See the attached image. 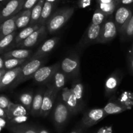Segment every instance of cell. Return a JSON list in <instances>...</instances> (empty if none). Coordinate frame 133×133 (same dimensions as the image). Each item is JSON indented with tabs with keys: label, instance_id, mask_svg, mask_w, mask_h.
<instances>
[{
	"label": "cell",
	"instance_id": "cell-1",
	"mask_svg": "<svg viewBox=\"0 0 133 133\" xmlns=\"http://www.w3.org/2000/svg\"><path fill=\"white\" fill-rule=\"evenodd\" d=\"M74 7H65L57 10L52 15L46 22V28L50 33H56L59 30L72 16Z\"/></svg>",
	"mask_w": 133,
	"mask_h": 133
},
{
	"label": "cell",
	"instance_id": "cell-2",
	"mask_svg": "<svg viewBox=\"0 0 133 133\" xmlns=\"http://www.w3.org/2000/svg\"><path fill=\"white\" fill-rule=\"evenodd\" d=\"M45 62L43 58L34 59L27 61L22 66V69L11 88H15L20 84L24 82L26 80L32 78L37 71L43 66Z\"/></svg>",
	"mask_w": 133,
	"mask_h": 133
},
{
	"label": "cell",
	"instance_id": "cell-3",
	"mask_svg": "<svg viewBox=\"0 0 133 133\" xmlns=\"http://www.w3.org/2000/svg\"><path fill=\"white\" fill-rule=\"evenodd\" d=\"M112 16V15H110L108 16L101 25L99 38L97 43H108L113 40L117 35L118 31Z\"/></svg>",
	"mask_w": 133,
	"mask_h": 133
},
{
	"label": "cell",
	"instance_id": "cell-4",
	"mask_svg": "<svg viewBox=\"0 0 133 133\" xmlns=\"http://www.w3.org/2000/svg\"><path fill=\"white\" fill-rule=\"evenodd\" d=\"M71 114L69 109L67 108L63 101L57 102L52 113V120L56 127H57L59 130L62 129L68 121Z\"/></svg>",
	"mask_w": 133,
	"mask_h": 133
},
{
	"label": "cell",
	"instance_id": "cell-5",
	"mask_svg": "<svg viewBox=\"0 0 133 133\" xmlns=\"http://www.w3.org/2000/svg\"><path fill=\"white\" fill-rule=\"evenodd\" d=\"M114 20L117 31L122 34L132 14V10L129 6L119 5L115 11Z\"/></svg>",
	"mask_w": 133,
	"mask_h": 133
},
{
	"label": "cell",
	"instance_id": "cell-6",
	"mask_svg": "<svg viewBox=\"0 0 133 133\" xmlns=\"http://www.w3.org/2000/svg\"><path fill=\"white\" fill-rule=\"evenodd\" d=\"M25 0H9L0 11V24L18 14L22 10Z\"/></svg>",
	"mask_w": 133,
	"mask_h": 133
},
{
	"label": "cell",
	"instance_id": "cell-7",
	"mask_svg": "<svg viewBox=\"0 0 133 133\" xmlns=\"http://www.w3.org/2000/svg\"><path fill=\"white\" fill-rule=\"evenodd\" d=\"M60 69L66 76L74 77L78 75L80 71V59L78 56L66 57L60 64Z\"/></svg>",
	"mask_w": 133,
	"mask_h": 133
},
{
	"label": "cell",
	"instance_id": "cell-8",
	"mask_svg": "<svg viewBox=\"0 0 133 133\" xmlns=\"http://www.w3.org/2000/svg\"><path fill=\"white\" fill-rule=\"evenodd\" d=\"M59 66L60 63H55L50 66H42L35 72L32 78L39 84L48 83Z\"/></svg>",
	"mask_w": 133,
	"mask_h": 133
},
{
	"label": "cell",
	"instance_id": "cell-9",
	"mask_svg": "<svg viewBox=\"0 0 133 133\" xmlns=\"http://www.w3.org/2000/svg\"><path fill=\"white\" fill-rule=\"evenodd\" d=\"M103 108H94L88 111L82 117L83 125L85 127H90L103 120L107 116Z\"/></svg>",
	"mask_w": 133,
	"mask_h": 133
},
{
	"label": "cell",
	"instance_id": "cell-10",
	"mask_svg": "<svg viewBox=\"0 0 133 133\" xmlns=\"http://www.w3.org/2000/svg\"><path fill=\"white\" fill-rule=\"evenodd\" d=\"M57 92L50 87H49L46 90L44 91L40 116L46 117L49 114L50 112L53 108L55 98L57 95Z\"/></svg>",
	"mask_w": 133,
	"mask_h": 133
},
{
	"label": "cell",
	"instance_id": "cell-11",
	"mask_svg": "<svg viewBox=\"0 0 133 133\" xmlns=\"http://www.w3.org/2000/svg\"><path fill=\"white\" fill-rule=\"evenodd\" d=\"M62 101L67 108L69 109L71 114H75L78 111L79 104L76 96L72 91V88L69 89L68 88H63L61 93Z\"/></svg>",
	"mask_w": 133,
	"mask_h": 133
},
{
	"label": "cell",
	"instance_id": "cell-12",
	"mask_svg": "<svg viewBox=\"0 0 133 133\" xmlns=\"http://www.w3.org/2000/svg\"><path fill=\"white\" fill-rule=\"evenodd\" d=\"M46 33V25H41L37 30L32 33L28 38L25 39L24 41L22 42L20 44L16 47H18L20 48H30L35 46L37 44L39 41L42 39V38L44 36V35Z\"/></svg>",
	"mask_w": 133,
	"mask_h": 133
},
{
	"label": "cell",
	"instance_id": "cell-13",
	"mask_svg": "<svg viewBox=\"0 0 133 133\" xmlns=\"http://www.w3.org/2000/svg\"><path fill=\"white\" fill-rule=\"evenodd\" d=\"M22 66H19L12 69L8 70L0 78V91L4 90L9 87H11L15 83L22 69Z\"/></svg>",
	"mask_w": 133,
	"mask_h": 133
},
{
	"label": "cell",
	"instance_id": "cell-14",
	"mask_svg": "<svg viewBox=\"0 0 133 133\" xmlns=\"http://www.w3.org/2000/svg\"><path fill=\"white\" fill-rule=\"evenodd\" d=\"M59 41L58 37H53L46 41L35 52V53L29 58V60L34 59L43 58L48 54L52 52Z\"/></svg>",
	"mask_w": 133,
	"mask_h": 133
},
{
	"label": "cell",
	"instance_id": "cell-15",
	"mask_svg": "<svg viewBox=\"0 0 133 133\" xmlns=\"http://www.w3.org/2000/svg\"><path fill=\"white\" fill-rule=\"evenodd\" d=\"M97 9L107 16L112 15L120 5V0H97Z\"/></svg>",
	"mask_w": 133,
	"mask_h": 133
},
{
	"label": "cell",
	"instance_id": "cell-16",
	"mask_svg": "<svg viewBox=\"0 0 133 133\" xmlns=\"http://www.w3.org/2000/svg\"><path fill=\"white\" fill-rule=\"evenodd\" d=\"M101 25H95L91 23L83 38V44H88L96 42L99 38Z\"/></svg>",
	"mask_w": 133,
	"mask_h": 133
},
{
	"label": "cell",
	"instance_id": "cell-17",
	"mask_svg": "<svg viewBox=\"0 0 133 133\" xmlns=\"http://www.w3.org/2000/svg\"><path fill=\"white\" fill-rule=\"evenodd\" d=\"M18 14L10 18L2 24H0V41L5 37L16 31V20Z\"/></svg>",
	"mask_w": 133,
	"mask_h": 133
},
{
	"label": "cell",
	"instance_id": "cell-18",
	"mask_svg": "<svg viewBox=\"0 0 133 133\" xmlns=\"http://www.w3.org/2000/svg\"><path fill=\"white\" fill-rule=\"evenodd\" d=\"M41 26V25L37 24H35V25H29V26H27L25 27V28H23L18 33L16 34L15 41H14L13 43V46H17L18 45V44H20L22 42L24 41L26 38H28L32 33H33L35 31L37 30Z\"/></svg>",
	"mask_w": 133,
	"mask_h": 133
},
{
	"label": "cell",
	"instance_id": "cell-19",
	"mask_svg": "<svg viewBox=\"0 0 133 133\" xmlns=\"http://www.w3.org/2000/svg\"><path fill=\"white\" fill-rule=\"evenodd\" d=\"M7 119L9 120L18 116H24L28 114L27 110L21 104H15L11 102L8 108L6 110Z\"/></svg>",
	"mask_w": 133,
	"mask_h": 133
},
{
	"label": "cell",
	"instance_id": "cell-20",
	"mask_svg": "<svg viewBox=\"0 0 133 133\" xmlns=\"http://www.w3.org/2000/svg\"><path fill=\"white\" fill-rule=\"evenodd\" d=\"M66 77L65 74L61 71L60 68H59L54 75L52 76V79L49 82H52L51 85L50 87L53 88L55 91L57 92L59 91L61 89H62L64 88V85L65 84V80H66Z\"/></svg>",
	"mask_w": 133,
	"mask_h": 133
},
{
	"label": "cell",
	"instance_id": "cell-21",
	"mask_svg": "<svg viewBox=\"0 0 133 133\" xmlns=\"http://www.w3.org/2000/svg\"><path fill=\"white\" fill-rule=\"evenodd\" d=\"M120 77L117 73H113L107 78L105 83V94L108 97L116 92L119 85Z\"/></svg>",
	"mask_w": 133,
	"mask_h": 133
},
{
	"label": "cell",
	"instance_id": "cell-22",
	"mask_svg": "<svg viewBox=\"0 0 133 133\" xmlns=\"http://www.w3.org/2000/svg\"><path fill=\"white\" fill-rule=\"evenodd\" d=\"M32 50L25 48H19L16 50L7 51L3 54V57L5 59L16 58V59H27L31 56Z\"/></svg>",
	"mask_w": 133,
	"mask_h": 133
},
{
	"label": "cell",
	"instance_id": "cell-23",
	"mask_svg": "<svg viewBox=\"0 0 133 133\" xmlns=\"http://www.w3.org/2000/svg\"><path fill=\"white\" fill-rule=\"evenodd\" d=\"M31 9L24 10L19 12L16 20V30L23 29L29 25L31 20Z\"/></svg>",
	"mask_w": 133,
	"mask_h": 133
},
{
	"label": "cell",
	"instance_id": "cell-24",
	"mask_svg": "<svg viewBox=\"0 0 133 133\" xmlns=\"http://www.w3.org/2000/svg\"><path fill=\"white\" fill-rule=\"evenodd\" d=\"M54 5V3H52V2H48V1L45 0L44 5H43L41 15V18L39 19L38 24H39L40 25H45L46 22H47L48 19L51 16Z\"/></svg>",
	"mask_w": 133,
	"mask_h": 133
},
{
	"label": "cell",
	"instance_id": "cell-25",
	"mask_svg": "<svg viewBox=\"0 0 133 133\" xmlns=\"http://www.w3.org/2000/svg\"><path fill=\"white\" fill-rule=\"evenodd\" d=\"M44 92V91H40L37 93L35 95L33 96V102H32L31 108L30 112V113L33 116H40Z\"/></svg>",
	"mask_w": 133,
	"mask_h": 133
},
{
	"label": "cell",
	"instance_id": "cell-26",
	"mask_svg": "<svg viewBox=\"0 0 133 133\" xmlns=\"http://www.w3.org/2000/svg\"><path fill=\"white\" fill-rule=\"evenodd\" d=\"M107 115H113L120 114L129 109V107L121 103L110 102L103 108Z\"/></svg>",
	"mask_w": 133,
	"mask_h": 133
},
{
	"label": "cell",
	"instance_id": "cell-27",
	"mask_svg": "<svg viewBox=\"0 0 133 133\" xmlns=\"http://www.w3.org/2000/svg\"><path fill=\"white\" fill-rule=\"evenodd\" d=\"M45 0H39L38 3L32 8L31 12V20L29 25H33L38 24L41 18L42 9Z\"/></svg>",
	"mask_w": 133,
	"mask_h": 133
},
{
	"label": "cell",
	"instance_id": "cell-28",
	"mask_svg": "<svg viewBox=\"0 0 133 133\" xmlns=\"http://www.w3.org/2000/svg\"><path fill=\"white\" fill-rule=\"evenodd\" d=\"M8 129L12 133H38L35 128L22 124H13L9 126Z\"/></svg>",
	"mask_w": 133,
	"mask_h": 133
},
{
	"label": "cell",
	"instance_id": "cell-29",
	"mask_svg": "<svg viewBox=\"0 0 133 133\" xmlns=\"http://www.w3.org/2000/svg\"><path fill=\"white\" fill-rule=\"evenodd\" d=\"M16 34V31H15L0 41V54H4V52L10 46H11V45H13Z\"/></svg>",
	"mask_w": 133,
	"mask_h": 133
},
{
	"label": "cell",
	"instance_id": "cell-30",
	"mask_svg": "<svg viewBox=\"0 0 133 133\" xmlns=\"http://www.w3.org/2000/svg\"><path fill=\"white\" fill-rule=\"evenodd\" d=\"M28 59H16L9 58L4 59V69L6 71L12 69L19 66H21L23 64L26 63Z\"/></svg>",
	"mask_w": 133,
	"mask_h": 133
},
{
	"label": "cell",
	"instance_id": "cell-31",
	"mask_svg": "<svg viewBox=\"0 0 133 133\" xmlns=\"http://www.w3.org/2000/svg\"><path fill=\"white\" fill-rule=\"evenodd\" d=\"M33 98V96L31 93H24L19 96V101L21 104L29 112H31Z\"/></svg>",
	"mask_w": 133,
	"mask_h": 133
},
{
	"label": "cell",
	"instance_id": "cell-32",
	"mask_svg": "<svg viewBox=\"0 0 133 133\" xmlns=\"http://www.w3.org/2000/svg\"><path fill=\"white\" fill-rule=\"evenodd\" d=\"M72 91L76 96L79 104L81 105L84 95V85L80 81H76L72 84Z\"/></svg>",
	"mask_w": 133,
	"mask_h": 133
},
{
	"label": "cell",
	"instance_id": "cell-33",
	"mask_svg": "<svg viewBox=\"0 0 133 133\" xmlns=\"http://www.w3.org/2000/svg\"><path fill=\"white\" fill-rule=\"evenodd\" d=\"M108 16L103 13L101 11H100L98 9H96L92 17L91 24L95 25H102Z\"/></svg>",
	"mask_w": 133,
	"mask_h": 133
},
{
	"label": "cell",
	"instance_id": "cell-34",
	"mask_svg": "<svg viewBox=\"0 0 133 133\" xmlns=\"http://www.w3.org/2000/svg\"><path fill=\"white\" fill-rule=\"evenodd\" d=\"M121 35L123 39H130L133 38V11L123 33Z\"/></svg>",
	"mask_w": 133,
	"mask_h": 133
},
{
	"label": "cell",
	"instance_id": "cell-35",
	"mask_svg": "<svg viewBox=\"0 0 133 133\" xmlns=\"http://www.w3.org/2000/svg\"><path fill=\"white\" fill-rule=\"evenodd\" d=\"M11 101L7 97L4 95H0V107L5 110H7L9 106Z\"/></svg>",
	"mask_w": 133,
	"mask_h": 133
},
{
	"label": "cell",
	"instance_id": "cell-36",
	"mask_svg": "<svg viewBox=\"0 0 133 133\" xmlns=\"http://www.w3.org/2000/svg\"><path fill=\"white\" fill-rule=\"evenodd\" d=\"M39 0H25V2L23 5L22 10H28V9H32L34 6L38 3Z\"/></svg>",
	"mask_w": 133,
	"mask_h": 133
},
{
	"label": "cell",
	"instance_id": "cell-37",
	"mask_svg": "<svg viewBox=\"0 0 133 133\" xmlns=\"http://www.w3.org/2000/svg\"><path fill=\"white\" fill-rule=\"evenodd\" d=\"M27 119H28V117L26 116H18V117L12 118V119L10 120V121L12 124H22V123L25 122Z\"/></svg>",
	"mask_w": 133,
	"mask_h": 133
},
{
	"label": "cell",
	"instance_id": "cell-38",
	"mask_svg": "<svg viewBox=\"0 0 133 133\" xmlns=\"http://www.w3.org/2000/svg\"><path fill=\"white\" fill-rule=\"evenodd\" d=\"M91 0H79L78 5L80 8H85L90 5Z\"/></svg>",
	"mask_w": 133,
	"mask_h": 133
},
{
	"label": "cell",
	"instance_id": "cell-39",
	"mask_svg": "<svg viewBox=\"0 0 133 133\" xmlns=\"http://www.w3.org/2000/svg\"><path fill=\"white\" fill-rule=\"evenodd\" d=\"M132 3L133 0H120V5L129 6Z\"/></svg>",
	"mask_w": 133,
	"mask_h": 133
},
{
	"label": "cell",
	"instance_id": "cell-40",
	"mask_svg": "<svg viewBox=\"0 0 133 133\" xmlns=\"http://www.w3.org/2000/svg\"><path fill=\"white\" fill-rule=\"evenodd\" d=\"M0 117H2L3 119H7V113H6V111L4 109L0 107Z\"/></svg>",
	"mask_w": 133,
	"mask_h": 133
},
{
	"label": "cell",
	"instance_id": "cell-41",
	"mask_svg": "<svg viewBox=\"0 0 133 133\" xmlns=\"http://www.w3.org/2000/svg\"><path fill=\"white\" fill-rule=\"evenodd\" d=\"M4 69V58L3 56H0V69Z\"/></svg>",
	"mask_w": 133,
	"mask_h": 133
},
{
	"label": "cell",
	"instance_id": "cell-42",
	"mask_svg": "<svg viewBox=\"0 0 133 133\" xmlns=\"http://www.w3.org/2000/svg\"><path fill=\"white\" fill-rule=\"evenodd\" d=\"M129 63H130V67L133 72V56H131L129 57Z\"/></svg>",
	"mask_w": 133,
	"mask_h": 133
},
{
	"label": "cell",
	"instance_id": "cell-43",
	"mask_svg": "<svg viewBox=\"0 0 133 133\" xmlns=\"http://www.w3.org/2000/svg\"><path fill=\"white\" fill-rule=\"evenodd\" d=\"M38 133H49L48 132V130H46L44 129H42V128H40V129H37Z\"/></svg>",
	"mask_w": 133,
	"mask_h": 133
},
{
	"label": "cell",
	"instance_id": "cell-44",
	"mask_svg": "<svg viewBox=\"0 0 133 133\" xmlns=\"http://www.w3.org/2000/svg\"><path fill=\"white\" fill-rule=\"evenodd\" d=\"M6 70L4 69H0V78L2 77V76H3V75L5 74V72H6Z\"/></svg>",
	"mask_w": 133,
	"mask_h": 133
},
{
	"label": "cell",
	"instance_id": "cell-45",
	"mask_svg": "<svg viewBox=\"0 0 133 133\" xmlns=\"http://www.w3.org/2000/svg\"><path fill=\"white\" fill-rule=\"evenodd\" d=\"M98 133H112V131H108V130H106L105 129H102L98 132Z\"/></svg>",
	"mask_w": 133,
	"mask_h": 133
},
{
	"label": "cell",
	"instance_id": "cell-46",
	"mask_svg": "<svg viewBox=\"0 0 133 133\" xmlns=\"http://www.w3.org/2000/svg\"><path fill=\"white\" fill-rule=\"evenodd\" d=\"M71 133H80V131L79 129H75V130H72V132H71Z\"/></svg>",
	"mask_w": 133,
	"mask_h": 133
},
{
	"label": "cell",
	"instance_id": "cell-47",
	"mask_svg": "<svg viewBox=\"0 0 133 133\" xmlns=\"http://www.w3.org/2000/svg\"><path fill=\"white\" fill-rule=\"evenodd\" d=\"M3 5H0V11H1V9H2V7H3Z\"/></svg>",
	"mask_w": 133,
	"mask_h": 133
},
{
	"label": "cell",
	"instance_id": "cell-48",
	"mask_svg": "<svg viewBox=\"0 0 133 133\" xmlns=\"http://www.w3.org/2000/svg\"><path fill=\"white\" fill-rule=\"evenodd\" d=\"M2 128L1 127H0V131H1V130H2Z\"/></svg>",
	"mask_w": 133,
	"mask_h": 133
},
{
	"label": "cell",
	"instance_id": "cell-49",
	"mask_svg": "<svg viewBox=\"0 0 133 133\" xmlns=\"http://www.w3.org/2000/svg\"><path fill=\"white\" fill-rule=\"evenodd\" d=\"M7 2H8V1H9V0H7Z\"/></svg>",
	"mask_w": 133,
	"mask_h": 133
},
{
	"label": "cell",
	"instance_id": "cell-50",
	"mask_svg": "<svg viewBox=\"0 0 133 133\" xmlns=\"http://www.w3.org/2000/svg\"><path fill=\"white\" fill-rule=\"evenodd\" d=\"M57 1H58V0H57Z\"/></svg>",
	"mask_w": 133,
	"mask_h": 133
}]
</instances>
